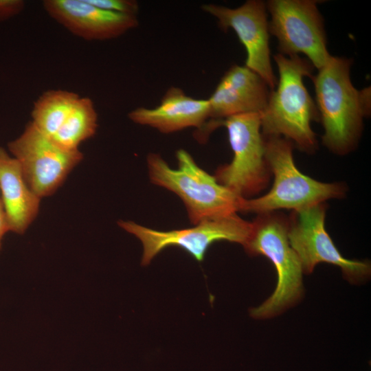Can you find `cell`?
Masks as SVG:
<instances>
[{"label":"cell","instance_id":"obj_16","mask_svg":"<svg viewBox=\"0 0 371 371\" xmlns=\"http://www.w3.org/2000/svg\"><path fill=\"white\" fill-rule=\"evenodd\" d=\"M98 128V114L93 101L80 97L52 139L67 150H79L80 144L93 137Z\"/></svg>","mask_w":371,"mask_h":371},{"label":"cell","instance_id":"obj_17","mask_svg":"<svg viewBox=\"0 0 371 371\" xmlns=\"http://www.w3.org/2000/svg\"><path fill=\"white\" fill-rule=\"evenodd\" d=\"M80 97L76 93L67 90L45 91L34 103L31 122L51 137L63 124Z\"/></svg>","mask_w":371,"mask_h":371},{"label":"cell","instance_id":"obj_13","mask_svg":"<svg viewBox=\"0 0 371 371\" xmlns=\"http://www.w3.org/2000/svg\"><path fill=\"white\" fill-rule=\"evenodd\" d=\"M43 5L54 21L87 41L114 38L138 25L136 15L102 10L87 0H45Z\"/></svg>","mask_w":371,"mask_h":371},{"label":"cell","instance_id":"obj_15","mask_svg":"<svg viewBox=\"0 0 371 371\" xmlns=\"http://www.w3.org/2000/svg\"><path fill=\"white\" fill-rule=\"evenodd\" d=\"M0 190L9 231L24 234L37 216L41 199L26 183L16 159L2 147Z\"/></svg>","mask_w":371,"mask_h":371},{"label":"cell","instance_id":"obj_14","mask_svg":"<svg viewBox=\"0 0 371 371\" xmlns=\"http://www.w3.org/2000/svg\"><path fill=\"white\" fill-rule=\"evenodd\" d=\"M133 122L146 125L164 133H170L189 127L201 128L209 117L207 100L187 95L178 87H170L160 104L153 109L138 107L128 113Z\"/></svg>","mask_w":371,"mask_h":371},{"label":"cell","instance_id":"obj_5","mask_svg":"<svg viewBox=\"0 0 371 371\" xmlns=\"http://www.w3.org/2000/svg\"><path fill=\"white\" fill-rule=\"evenodd\" d=\"M251 255L266 256L274 265L278 282L271 295L250 315L258 319L271 318L293 306L303 294L302 266L288 238V218L274 212L258 214L244 246Z\"/></svg>","mask_w":371,"mask_h":371},{"label":"cell","instance_id":"obj_6","mask_svg":"<svg viewBox=\"0 0 371 371\" xmlns=\"http://www.w3.org/2000/svg\"><path fill=\"white\" fill-rule=\"evenodd\" d=\"M226 127L233 159L220 166L216 181L236 195L247 199L265 189L270 170L265 159V137L260 131L261 114L245 113L221 120Z\"/></svg>","mask_w":371,"mask_h":371},{"label":"cell","instance_id":"obj_9","mask_svg":"<svg viewBox=\"0 0 371 371\" xmlns=\"http://www.w3.org/2000/svg\"><path fill=\"white\" fill-rule=\"evenodd\" d=\"M8 148L26 183L41 199L53 194L83 159L80 150L63 149L31 122Z\"/></svg>","mask_w":371,"mask_h":371},{"label":"cell","instance_id":"obj_12","mask_svg":"<svg viewBox=\"0 0 371 371\" xmlns=\"http://www.w3.org/2000/svg\"><path fill=\"white\" fill-rule=\"evenodd\" d=\"M269 88L254 71L245 66L233 65L207 99L209 117L206 127L212 131L227 117L245 113L262 114L268 104Z\"/></svg>","mask_w":371,"mask_h":371},{"label":"cell","instance_id":"obj_4","mask_svg":"<svg viewBox=\"0 0 371 371\" xmlns=\"http://www.w3.org/2000/svg\"><path fill=\"white\" fill-rule=\"evenodd\" d=\"M177 168L157 153L147 157L150 181L176 194L183 202L190 222L227 216L238 212L242 197L220 184L183 149L176 153Z\"/></svg>","mask_w":371,"mask_h":371},{"label":"cell","instance_id":"obj_3","mask_svg":"<svg viewBox=\"0 0 371 371\" xmlns=\"http://www.w3.org/2000/svg\"><path fill=\"white\" fill-rule=\"evenodd\" d=\"M263 136L265 159L274 182L264 196L243 198L238 212L262 214L281 209L298 211L345 194L346 188L341 183L320 182L302 173L295 165L294 145L290 140L282 136Z\"/></svg>","mask_w":371,"mask_h":371},{"label":"cell","instance_id":"obj_18","mask_svg":"<svg viewBox=\"0 0 371 371\" xmlns=\"http://www.w3.org/2000/svg\"><path fill=\"white\" fill-rule=\"evenodd\" d=\"M91 5L100 9L120 14L136 15L138 3L131 0H87Z\"/></svg>","mask_w":371,"mask_h":371},{"label":"cell","instance_id":"obj_11","mask_svg":"<svg viewBox=\"0 0 371 371\" xmlns=\"http://www.w3.org/2000/svg\"><path fill=\"white\" fill-rule=\"evenodd\" d=\"M202 9L217 19L222 30L231 28L236 32L247 52L245 67L258 74L273 90L278 79L271 63L266 3L249 0L236 8L210 3Z\"/></svg>","mask_w":371,"mask_h":371},{"label":"cell","instance_id":"obj_19","mask_svg":"<svg viewBox=\"0 0 371 371\" xmlns=\"http://www.w3.org/2000/svg\"><path fill=\"white\" fill-rule=\"evenodd\" d=\"M24 8L22 0H0V23L18 15Z\"/></svg>","mask_w":371,"mask_h":371},{"label":"cell","instance_id":"obj_1","mask_svg":"<svg viewBox=\"0 0 371 371\" xmlns=\"http://www.w3.org/2000/svg\"><path fill=\"white\" fill-rule=\"evenodd\" d=\"M351 65V59L331 56L312 77L324 131L322 143L338 155H345L357 146L363 118L370 112V88L358 90L353 86Z\"/></svg>","mask_w":371,"mask_h":371},{"label":"cell","instance_id":"obj_8","mask_svg":"<svg viewBox=\"0 0 371 371\" xmlns=\"http://www.w3.org/2000/svg\"><path fill=\"white\" fill-rule=\"evenodd\" d=\"M315 0H270L269 32L278 41L280 53L286 56L304 54L317 69L331 55L326 47L324 19Z\"/></svg>","mask_w":371,"mask_h":371},{"label":"cell","instance_id":"obj_10","mask_svg":"<svg viewBox=\"0 0 371 371\" xmlns=\"http://www.w3.org/2000/svg\"><path fill=\"white\" fill-rule=\"evenodd\" d=\"M324 203L298 211L288 218V238L301 262L303 272L309 274L322 262L339 267L346 280L359 284L371 272L366 261L349 260L341 256L325 228Z\"/></svg>","mask_w":371,"mask_h":371},{"label":"cell","instance_id":"obj_2","mask_svg":"<svg viewBox=\"0 0 371 371\" xmlns=\"http://www.w3.org/2000/svg\"><path fill=\"white\" fill-rule=\"evenodd\" d=\"M273 58L279 80L261 114L262 133L284 137L302 151L312 153L317 148V141L311 123L319 120V114L303 78H312L313 65L299 55L286 56L278 53Z\"/></svg>","mask_w":371,"mask_h":371},{"label":"cell","instance_id":"obj_20","mask_svg":"<svg viewBox=\"0 0 371 371\" xmlns=\"http://www.w3.org/2000/svg\"><path fill=\"white\" fill-rule=\"evenodd\" d=\"M9 231L6 216L3 210L1 199H0V249L1 247V240L4 234Z\"/></svg>","mask_w":371,"mask_h":371},{"label":"cell","instance_id":"obj_7","mask_svg":"<svg viewBox=\"0 0 371 371\" xmlns=\"http://www.w3.org/2000/svg\"><path fill=\"white\" fill-rule=\"evenodd\" d=\"M117 224L141 241L144 266L168 247H180L201 262L213 243L227 240L244 247L252 231V222L241 218L236 213L205 220L193 227L169 231L150 229L131 221H120Z\"/></svg>","mask_w":371,"mask_h":371}]
</instances>
